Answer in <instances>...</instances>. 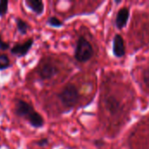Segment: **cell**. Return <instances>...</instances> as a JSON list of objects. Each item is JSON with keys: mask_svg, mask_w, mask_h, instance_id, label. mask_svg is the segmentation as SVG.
Instances as JSON below:
<instances>
[{"mask_svg": "<svg viewBox=\"0 0 149 149\" xmlns=\"http://www.w3.org/2000/svg\"><path fill=\"white\" fill-rule=\"evenodd\" d=\"M61 103L66 107H73L79 101V94L77 87L72 84H68L58 94Z\"/></svg>", "mask_w": 149, "mask_h": 149, "instance_id": "3957f363", "label": "cell"}, {"mask_svg": "<svg viewBox=\"0 0 149 149\" xmlns=\"http://www.w3.org/2000/svg\"><path fill=\"white\" fill-rule=\"evenodd\" d=\"M93 55V48L92 45L88 42V40L85 37H79L75 52H74V57L79 62H86L88 61Z\"/></svg>", "mask_w": 149, "mask_h": 149, "instance_id": "7a4b0ae2", "label": "cell"}, {"mask_svg": "<svg viewBox=\"0 0 149 149\" xmlns=\"http://www.w3.org/2000/svg\"><path fill=\"white\" fill-rule=\"evenodd\" d=\"M37 144L39 146V147H45V145L48 144V140L47 139H41L40 141H38L37 142Z\"/></svg>", "mask_w": 149, "mask_h": 149, "instance_id": "9a60e30c", "label": "cell"}, {"mask_svg": "<svg viewBox=\"0 0 149 149\" xmlns=\"http://www.w3.org/2000/svg\"><path fill=\"white\" fill-rule=\"evenodd\" d=\"M113 52L114 56L117 58H122L125 55V52H126L125 43H124L123 38L120 34L115 35V37L113 38Z\"/></svg>", "mask_w": 149, "mask_h": 149, "instance_id": "8992f818", "label": "cell"}, {"mask_svg": "<svg viewBox=\"0 0 149 149\" xmlns=\"http://www.w3.org/2000/svg\"><path fill=\"white\" fill-rule=\"evenodd\" d=\"M58 72V69L56 67L54 64L51 62L43 63L38 70V73L39 77L44 80L51 79L52 78L56 76Z\"/></svg>", "mask_w": 149, "mask_h": 149, "instance_id": "277c9868", "label": "cell"}, {"mask_svg": "<svg viewBox=\"0 0 149 149\" xmlns=\"http://www.w3.org/2000/svg\"><path fill=\"white\" fill-rule=\"evenodd\" d=\"M142 79H143V82L144 84L147 86V87L149 88V68L148 69H146L143 71V73H142Z\"/></svg>", "mask_w": 149, "mask_h": 149, "instance_id": "4fadbf2b", "label": "cell"}, {"mask_svg": "<svg viewBox=\"0 0 149 149\" xmlns=\"http://www.w3.org/2000/svg\"><path fill=\"white\" fill-rule=\"evenodd\" d=\"M33 44V39L29 38L23 44H16L15 45H13V47H11L10 49V52L11 54L17 55V57H24L29 52Z\"/></svg>", "mask_w": 149, "mask_h": 149, "instance_id": "5b68a950", "label": "cell"}, {"mask_svg": "<svg viewBox=\"0 0 149 149\" xmlns=\"http://www.w3.org/2000/svg\"><path fill=\"white\" fill-rule=\"evenodd\" d=\"M130 16V10L129 8L124 7L120 9V10L117 13L116 18H115V25L118 29H122L124 28L128 21Z\"/></svg>", "mask_w": 149, "mask_h": 149, "instance_id": "52a82bcc", "label": "cell"}, {"mask_svg": "<svg viewBox=\"0 0 149 149\" xmlns=\"http://www.w3.org/2000/svg\"><path fill=\"white\" fill-rule=\"evenodd\" d=\"M25 4L32 12L37 15H41L44 12L45 5L44 2L41 0H26Z\"/></svg>", "mask_w": 149, "mask_h": 149, "instance_id": "ba28073f", "label": "cell"}, {"mask_svg": "<svg viewBox=\"0 0 149 149\" xmlns=\"http://www.w3.org/2000/svg\"><path fill=\"white\" fill-rule=\"evenodd\" d=\"M15 113L18 117L24 118L35 128H40L44 126L43 117L28 102L23 100H17L15 104Z\"/></svg>", "mask_w": 149, "mask_h": 149, "instance_id": "6da1fadb", "label": "cell"}, {"mask_svg": "<svg viewBox=\"0 0 149 149\" xmlns=\"http://www.w3.org/2000/svg\"><path fill=\"white\" fill-rule=\"evenodd\" d=\"M47 24L52 26V27H55V28H58V27H61L63 25V23L62 21H60L58 17H50L48 19H47Z\"/></svg>", "mask_w": 149, "mask_h": 149, "instance_id": "8fae6325", "label": "cell"}, {"mask_svg": "<svg viewBox=\"0 0 149 149\" xmlns=\"http://www.w3.org/2000/svg\"><path fill=\"white\" fill-rule=\"evenodd\" d=\"M8 4L9 2L6 0L0 1V17H4L8 12Z\"/></svg>", "mask_w": 149, "mask_h": 149, "instance_id": "7c38bea8", "label": "cell"}, {"mask_svg": "<svg viewBox=\"0 0 149 149\" xmlns=\"http://www.w3.org/2000/svg\"><path fill=\"white\" fill-rule=\"evenodd\" d=\"M10 65V61L6 54H0V71L9 68Z\"/></svg>", "mask_w": 149, "mask_h": 149, "instance_id": "30bf717a", "label": "cell"}, {"mask_svg": "<svg viewBox=\"0 0 149 149\" xmlns=\"http://www.w3.org/2000/svg\"><path fill=\"white\" fill-rule=\"evenodd\" d=\"M8 49H10V45H9V43H6L2 39V36H1V33H0V50L6 51Z\"/></svg>", "mask_w": 149, "mask_h": 149, "instance_id": "5bb4252c", "label": "cell"}, {"mask_svg": "<svg viewBox=\"0 0 149 149\" xmlns=\"http://www.w3.org/2000/svg\"><path fill=\"white\" fill-rule=\"evenodd\" d=\"M16 24H17V31L22 34V35H24L26 34L28 29H29V25L28 24L24 21L22 18H16Z\"/></svg>", "mask_w": 149, "mask_h": 149, "instance_id": "9c48e42d", "label": "cell"}]
</instances>
